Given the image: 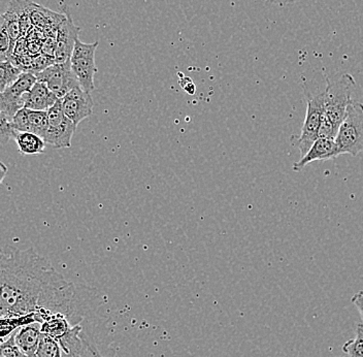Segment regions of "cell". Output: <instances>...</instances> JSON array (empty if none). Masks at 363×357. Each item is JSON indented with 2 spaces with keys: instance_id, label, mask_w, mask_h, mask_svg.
<instances>
[{
  "instance_id": "484cf974",
  "label": "cell",
  "mask_w": 363,
  "mask_h": 357,
  "mask_svg": "<svg viewBox=\"0 0 363 357\" xmlns=\"http://www.w3.org/2000/svg\"><path fill=\"white\" fill-rule=\"evenodd\" d=\"M55 65L53 57L45 56L42 53L38 54V55L33 56V70H31V74H33L34 76H35V75L44 72L45 68L51 67V65Z\"/></svg>"
},
{
  "instance_id": "83f0119b",
  "label": "cell",
  "mask_w": 363,
  "mask_h": 357,
  "mask_svg": "<svg viewBox=\"0 0 363 357\" xmlns=\"http://www.w3.org/2000/svg\"><path fill=\"white\" fill-rule=\"evenodd\" d=\"M263 1L269 2V4H277V6H285L288 4H295L299 0H263Z\"/></svg>"
},
{
  "instance_id": "d4e9b609",
  "label": "cell",
  "mask_w": 363,
  "mask_h": 357,
  "mask_svg": "<svg viewBox=\"0 0 363 357\" xmlns=\"http://www.w3.org/2000/svg\"><path fill=\"white\" fill-rule=\"evenodd\" d=\"M13 131L19 133H29L28 110L23 108L11 118Z\"/></svg>"
},
{
  "instance_id": "44dd1931",
  "label": "cell",
  "mask_w": 363,
  "mask_h": 357,
  "mask_svg": "<svg viewBox=\"0 0 363 357\" xmlns=\"http://www.w3.org/2000/svg\"><path fill=\"white\" fill-rule=\"evenodd\" d=\"M342 349L348 357H363V322L357 325L355 339L347 341Z\"/></svg>"
},
{
  "instance_id": "603a6c76",
  "label": "cell",
  "mask_w": 363,
  "mask_h": 357,
  "mask_svg": "<svg viewBox=\"0 0 363 357\" xmlns=\"http://www.w3.org/2000/svg\"><path fill=\"white\" fill-rule=\"evenodd\" d=\"M11 119L6 114L0 112V145H6L13 138Z\"/></svg>"
},
{
  "instance_id": "ac0fdd59",
  "label": "cell",
  "mask_w": 363,
  "mask_h": 357,
  "mask_svg": "<svg viewBox=\"0 0 363 357\" xmlns=\"http://www.w3.org/2000/svg\"><path fill=\"white\" fill-rule=\"evenodd\" d=\"M34 357H62L61 347L58 341L51 336L42 334L40 344Z\"/></svg>"
},
{
  "instance_id": "4dcf8cb0",
  "label": "cell",
  "mask_w": 363,
  "mask_h": 357,
  "mask_svg": "<svg viewBox=\"0 0 363 357\" xmlns=\"http://www.w3.org/2000/svg\"><path fill=\"white\" fill-rule=\"evenodd\" d=\"M0 357H2L1 356H0Z\"/></svg>"
},
{
  "instance_id": "30bf717a",
  "label": "cell",
  "mask_w": 363,
  "mask_h": 357,
  "mask_svg": "<svg viewBox=\"0 0 363 357\" xmlns=\"http://www.w3.org/2000/svg\"><path fill=\"white\" fill-rule=\"evenodd\" d=\"M340 155L339 148L333 138H318L308 151L294 165V172H301L315 161L333 160Z\"/></svg>"
},
{
  "instance_id": "52a82bcc",
  "label": "cell",
  "mask_w": 363,
  "mask_h": 357,
  "mask_svg": "<svg viewBox=\"0 0 363 357\" xmlns=\"http://www.w3.org/2000/svg\"><path fill=\"white\" fill-rule=\"evenodd\" d=\"M35 77L38 82L45 83L49 90L59 99H62L70 90L79 86V81L70 67V63L51 65L45 68L44 72L35 75Z\"/></svg>"
},
{
  "instance_id": "f546056e",
  "label": "cell",
  "mask_w": 363,
  "mask_h": 357,
  "mask_svg": "<svg viewBox=\"0 0 363 357\" xmlns=\"http://www.w3.org/2000/svg\"><path fill=\"white\" fill-rule=\"evenodd\" d=\"M4 340H1V339H0V345H1V344H2V343H4Z\"/></svg>"
},
{
  "instance_id": "cb8c5ba5",
  "label": "cell",
  "mask_w": 363,
  "mask_h": 357,
  "mask_svg": "<svg viewBox=\"0 0 363 357\" xmlns=\"http://www.w3.org/2000/svg\"><path fill=\"white\" fill-rule=\"evenodd\" d=\"M0 356L2 357H28L26 354L23 353L22 350L16 344L15 334H13L10 338L6 339L0 345Z\"/></svg>"
},
{
  "instance_id": "ba28073f",
  "label": "cell",
  "mask_w": 363,
  "mask_h": 357,
  "mask_svg": "<svg viewBox=\"0 0 363 357\" xmlns=\"http://www.w3.org/2000/svg\"><path fill=\"white\" fill-rule=\"evenodd\" d=\"M59 101L62 112L77 127L93 114L94 102L92 97L82 89L81 86L70 90Z\"/></svg>"
},
{
  "instance_id": "ffe728a7",
  "label": "cell",
  "mask_w": 363,
  "mask_h": 357,
  "mask_svg": "<svg viewBox=\"0 0 363 357\" xmlns=\"http://www.w3.org/2000/svg\"><path fill=\"white\" fill-rule=\"evenodd\" d=\"M28 120L29 133L44 138L48 126V113L45 111L28 110Z\"/></svg>"
},
{
  "instance_id": "7a4b0ae2",
  "label": "cell",
  "mask_w": 363,
  "mask_h": 357,
  "mask_svg": "<svg viewBox=\"0 0 363 357\" xmlns=\"http://www.w3.org/2000/svg\"><path fill=\"white\" fill-rule=\"evenodd\" d=\"M340 155L357 156L363 152V104L352 99L335 138Z\"/></svg>"
},
{
  "instance_id": "f1b7e54d",
  "label": "cell",
  "mask_w": 363,
  "mask_h": 357,
  "mask_svg": "<svg viewBox=\"0 0 363 357\" xmlns=\"http://www.w3.org/2000/svg\"><path fill=\"white\" fill-rule=\"evenodd\" d=\"M9 168L6 167V163L0 161V186H1L2 182H4V178H6V175H8Z\"/></svg>"
},
{
  "instance_id": "9c48e42d",
  "label": "cell",
  "mask_w": 363,
  "mask_h": 357,
  "mask_svg": "<svg viewBox=\"0 0 363 357\" xmlns=\"http://www.w3.org/2000/svg\"><path fill=\"white\" fill-rule=\"evenodd\" d=\"M79 33H81V28L74 24L69 13H67L65 20L61 22L57 29L56 50L54 54L55 65H62L70 63V57L77 40L79 38Z\"/></svg>"
},
{
  "instance_id": "8fae6325",
  "label": "cell",
  "mask_w": 363,
  "mask_h": 357,
  "mask_svg": "<svg viewBox=\"0 0 363 357\" xmlns=\"http://www.w3.org/2000/svg\"><path fill=\"white\" fill-rule=\"evenodd\" d=\"M28 11L33 26L45 33H56L59 25L65 18V15H60L55 11L48 10L30 0L28 4Z\"/></svg>"
},
{
  "instance_id": "d6986e66",
  "label": "cell",
  "mask_w": 363,
  "mask_h": 357,
  "mask_svg": "<svg viewBox=\"0 0 363 357\" xmlns=\"http://www.w3.org/2000/svg\"><path fill=\"white\" fill-rule=\"evenodd\" d=\"M21 70L15 67L11 61L0 62V92H4L11 84L19 78Z\"/></svg>"
},
{
  "instance_id": "7c38bea8",
  "label": "cell",
  "mask_w": 363,
  "mask_h": 357,
  "mask_svg": "<svg viewBox=\"0 0 363 357\" xmlns=\"http://www.w3.org/2000/svg\"><path fill=\"white\" fill-rule=\"evenodd\" d=\"M57 97L45 83L36 82L28 93L24 95V108L33 111H45L56 104Z\"/></svg>"
},
{
  "instance_id": "2e32d148",
  "label": "cell",
  "mask_w": 363,
  "mask_h": 357,
  "mask_svg": "<svg viewBox=\"0 0 363 357\" xmlns=\"http://www.w3.org/2000/svg\"><path fill=\"white\" fill-rule=\"evenodd\" d=\"M33 322H38L36 313L34 312L23 316L0 317V339L6 341L23 325L33 324Z\"/></svg>"
},
{
  "instance_id": "7402d4cb",
  "label": "cell",
  "mask_w": 363,
  "mask_h": 357,
  "mask_svg": "<svg viewBox=\"0 0 363 357\" xmlns=\"http://www.w3.org/2000/svg\"><path fill=\"white\" fill-rule=\"evenodd\" d=\"M13 55L11 48L10 35H9L6 22L4 15H0V62L9 61Z\"/></svg>"
},
{
  "instance_id": "8992f818",
  "label": "cell",
  "mask_w": 363,
  "mask_h": 357,
  "mask_svg": "<svg viewBox=\"0 0 363 357\" xmlns=\"http://www.w3.org/2000/svg\"><path fill=\"white\" fill-rule=\"evenodd\" d=\"M38 82L36 77L30 72H21L19 78L4 92H0V112L6 114L9 117L24 108V95L28 93Z\"/></svg>"
},
{
  "instance_id": "9a60e30c",
  "label": "cell",
  "mask_w": 363,
  "mask_h": 357,
  "mask_svg": "<svg viewBox=\"0 0 363 357\" xmlns=\"http://www.w3.org/2000/svg\"><path fill=\"white\" fill-rule=\"evenodd\" d=\"M67 318L62 314H53L50 315L47 319L40 324V331L42 334L55 339L56 341L63 338L70 329H72Z\"/></svg>"
},
{
  "instance_id": "5b68a950",
  "label": "cell",
  "mask_w": 363,
  "mask_h": 357,
  "mask_svg": "<svg viewBox=\"0 0 363 357\" xmlns=\"http://www.w3.org/2000/svg\"><path fill=\"white\" fill-rule=\"evenodd\" d=\"M47 113L48 126L43 138L45 144L56 149L72 147V136L76 133L77 126L62 112L60 101L58 99Z\"/></svg>"
},
{
  "instance_id": "6da1fadb",
  "label": "cell",
  "mask_w": 363,
  "mask_h": 357,
  "mask_svg": "<svg viewBox=\"0 0 363 357\" xmlns=\"http://www.w3.org/2000/svg\"><path fill=\"white\" fill-rule=\"evenodd\" d=\"M356 88V82L350 74H342L335 81L326 77L324 90V119L319 131V138L335 140L346 115L347 108L352 101V94Z\"/></svg>"
},
{
  "instance_id": "5bb4252c",
  "label": "cell",
  "mask_w": 363,
  "mask_h": 357,
  "mask_svg": "<svg viewBox=\"0 0 363 357\" xmlns=\"http://www.w3.org/2000/svg\"><path fill=\"white\" fill-rule=\"evenodd\" d=\"M16 144L18 145L20 153L22 155H40L45 153V143L40 136L33 133H13Z\"/></svg>"
},
{
  "instance_id": "e0dca14e",
  "label": "cell",
  "mask_w": 363,
  "mask_h": 357,
  "mask_svg": "<svg viewBox=\"0 0 363 357\" xmlns=\"http://www.w3.org/2000/svg\"><path fill=\"white\" fill-rule=\"evenodd\" d=\"M28 4L29 0H11L8 6L9 10L13 11L17 15L21 36H26L33 28L30 16H29Z\"/></svg>"
},
{
  "instance_id": "277c9868",
  "label": "cell",
  "mask_w": 363,
  "mask_h": 357,
  "mask_svg": "<svg viewBox=\"0 0 363 357\" xmlns=\"http://www.w3.org/2000/svg\"><path fill=\"white\" fill-rule=\"evenodd\" d=\"M306 95L305 122L296 142V147L298 148L301 157L305 155L311 145L319 138L320 127L324 119V91L317 93L306 92Z\"/></svg>"
},
{
  "instance_id": "4fadbf2b",
  "label": "cell",
  "mask_w": 363,
  "mask_h": 357,
  "mask_svg": "<svg viewBox=\"0 0 363 357\" xmlns=\"http://www.w3.org/2000/svg\"><path fill=\"white\" fill-rule=\"evenodd\" d=\"M15 342L28 357H34L40 344L42 331L40 322L23 325L15 331Z\"/></svg>"
},
{
  "instance_id": "4316f807",
  "label": "cell",
  "mask_w": 363,
  "mask_h": 357,
  "mask_svg": "<svg viewBox=\"0 0 363 357\" xmlns=\"http://www.w3.org/2000/svg\"><path fill=\"white\" fill-rule=\"evenodd\" d=\"M351 302L355 304L363 319V290L358 291L352 297Z\"/></svg>"
},
{
  "instance_id": "3957f363",
  "label": "cell",
  "mask_w": 363,
  "mask_h": 357,
  "mask_svg": "<svg viewBox=\"0 0 363 357\" xmlns=\"http://www.w3.org/2000/svg\"><path fill=\"white\" fill-rule=\"evenodd\" d=\"M99 45V40L86 44L78 38L70 57V67L78 79L79 86L90 94L95 89L94 77L97 72L95 53Z\"/></svg>"
}]
</instances>
